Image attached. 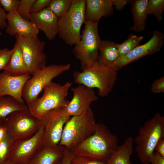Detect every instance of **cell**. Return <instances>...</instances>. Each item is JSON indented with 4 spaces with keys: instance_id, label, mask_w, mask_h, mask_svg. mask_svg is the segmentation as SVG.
I'll list each match as a JSON object with an SVG mask.
<instances>
[{
    "instance_id": "cell-1",
    "label": "cell",
    "mask_w": 164,
    "mask_h": 164,
    "mask_svg": "<svg viewBox=\"0 0 164 164\" xmlns=\"http://www.w3.org/2000/svg\"><path fill=\"white\" fill-rule=\"evenodd\" d=\"M118 146L117 136L104 124L99 123L92 135L71 150L75 155L106 161Z\"/></svg>"
},
{
    "instance_id": "cell-2",
    "label": "cell",
    "mask_w": 164,
    "mask_h": 164,
    "mask_svg": "<svg viewBox=\"0 0 164 164\" xmlns=\"http://www.w3.org/2000/svg\"><path fill=\"white\" fill-rule=\"evenodd\" d=\"M164 138V117L159 113L146 121L138 130L134 140L138 158L143 164H149L155 145Z\"/></svg>"
},
{
    "instance_id": "cell-3",
    "label": "cell",
    "mask_w": 164,
    "mask_h": 164,
    "mask_svg": "<svg viewBox=\"0 0 164 164\" xmlns=\"http://www.w3.org/2000/svg\"><path fill=\"white\" fill-rule=\"evenodd\" d=\"M73 74L74 82L91 88L98 89L99 95L104 97L111 91L117 80V71L112 67L99 65L97 62L81 68Z\"/></svg>"
},
{
    "instance_id": "cell-4",
    "label": "cell",
    "mask_w": 164,
    "mask_h": 164,
    "mask_svg": "<svg viewBox=\"0 0 164 164\" xmlns=\"http://www.w3.org/2000/svg\"><path fill=\"white\" fill-rule=\"evenodd\" d=\"M97 123L90 107L82 114L71 117L64 126L59 145L73 149L94 132Z\"/></svg>"
},
{
    "instance_id": "cell-5",
    "label": "cell",
    "mask_w": 164,
    "mask_h": 164,
    "mask_svg": "<svg viewBox=\"0 0 164 164\" xmlns=\"http://www.w3.org/2000/svg\"><path fill=\"white\" fill-rule=\"evenodd\" d=\"M71 85L68 81L61 85L51 81L44 88L42 96L27 106L31 114L40 119L49 111L67 105L70 101L66 97Z\"/></svg>"
},
{
    "instance_id": "cell-6",
    "label": "cell",
    "mask_w": 164,
    "mask_h": 164,
    "mask_svg": "<svg viewBox=\"0 0 164 164\" xmlns=\"http://www.w3.org/2000/svg\"><path fill=\"white\" fill-rule=\"evenodd\" d=\"M85 0H72L67 12L58 18L59 36L70 46L75 45L80 39L81 28L85 22Z\"/></svg>"
},
{
    "instance_id": "cell-7",
    "label": "cell",
    "mask_w": 164,
    "mask_h": 164,
    "mask_svg": "<svg viewBox=\"0 0 164 164\" xmlns=\"http://www.w3.org/2000/svg\"><path fill=\"white\" fill-rule=\"evenodd\" d=\"M98 22H85L80 39L73 49V53L80 61L81 68L97 62L101 41L98 32Z\"/></svg>"
},
{
    "instance_id": "cell-8",
    "label": "cell",
    "mask_w": 164,
    "mask_h": 164,
    "mask_svg": "<svg viewBox=\"0 0 164 164\" xmlns=\"http://www.w3.org/2000/svg\"><path fill=\"white\" fill-rule=\"evenodd\" d=\"M3 124L14 141L30 138L41 125L40 120L34 117L28 107L11 113Z\"/></svg>"
},
{
    "instance_id": "cell-9",
    "label": "cell",
    "mask_w": 164,
    "mask_h": 164,
    "mask_svg": "<svg viewBox=\"0 0 164 164\" xmlns=\"http://www.w3.org/2000/svg\"><path fill=\"white\" fill-rule=\"evenodd\" d=\"M70 63L53 64L34 73L26 83L22 96L26 105L38 98L39 93L54 78L70 69Z\"/></svg>"
},
{
    "instance_id": "cell-10",
    "label": "cell",
    "mask_w": 164,
    "mask_h": 164,
    "mask_svg": "<svg viewBox=\"0 0 164 164\" xmlns=\"http://www.w3.org/2000/svg\"><path fill=\"white\" fill-rule=\"evenodd\" d=\"M16 42L19 45L24 61L31 74L46 67V56L44 52L45 43L38 38L16 35Z\"/></svg>"
},
{
    "instance_id": "cell-11",
    "label": "cell",
    "mask_w": 164,
    "mask_h": 164,
    "mask_svg": "<svg viewBox=\"0 0 164 164\" xmlns=\"http://www.w3.org/2000/svg\"><path fill=\"white\" fill-rule=\"evenodd\" d=\"M73 95L65 107L53 110L55 114L60 116L72 117L81 115L90 107L92 103L97 101L98 97L93 88L82 85L71 88Z\"/></svg>"
},
{
    "instance_id": "cell-12",
    "label": "cell",
    "mask_w": 164,
    "mask_h": 164,
    "mask_svg": "<svg viewBox=\"0 0 164 164\" xmlns=\"http://www.w3.org/2000/svg\"><path fill=\"white\" fill-rule=\"evenodd\" d=\"M41 124L38 131L30 138L14 141L8 159L13 164H29L34 155L43 146L44 127Z\"/></svg>"
},
{
    "instance_id": "cell-13",
    "label": "cell",
    "mask_w": 164,
    "mask_h": 164,
    "mask_svg": "<svg viewBox=\"0 0 164 164\" xmlns=\"http://www.w3.org/2000/svg\"><path fill=\"white\" fill-rule=\"evenodd\" d=\"M164 36L160 31L155 30L150 39L144 44L138 45L125 56L119 57L112 67L117 71L128 64L146 55L159 51L164 43Z\"/></svg>"
},
{
    "instance_id": "cell-14",
    "label": "cell",
    "mask_w": 164,
    "mask_h": 164,
    "mask_svg": "<svg viewBox=\"0 0 164 164\" xmlns=\"http://www.w3.org/2000/svg\"><path fill=\"white\" fill-rule=\"evenodd\" d=\"M71 117L60 116L52 110L40 119L43 125V146H53L59 145L63 128Z\"/></svg>"
},
{
    "instance_id": "cell-15",
    "label": "cell",
    "mask_w": 164,
    "mask_h": 164,
    "mask_svg": "<svg viewBox=\"0 0 164 164\" xmlns=\"http://www.w3.org/2000/svg\"><path fill=\"white\" fill-rule=\"evenodd\" d=\"M29 20L44 33L50 41L53 40L58 33V18L48 7L35 13H31Z\"/></svg>"
},
{
    "instance_id": "cell-16",
    "label": "cell",
    "mask_w": 164,
    "mask_h": 164,
    "mask_svg": "<svg viewBox=\"0 0 164 164\" xmlns=\"http://www.w3.org/2000/svg\"><path fill=\"white\" fill-rule=\"evenodd\" d=\"M6 33L10 36L18 35L29 37H38L39 30L30 20L21 17L17 12L6 14Z\"/></svg>"
},
{
    "instance_id": "cell-17",
    "label": "cell",
    "mask_w": 164,
    "mask_h": 164,
    "mask_svg": "<svg viewBox=\"0 0 164 164\" xmlns=\"http://www.w3.org/2000/svg\"><path fill=\"white\" fill-rule=\"evenodd\" d=\"M31 78L30 74L12 76L0 73V96H11L20 103L25 104L22 96L23 88Z\"/></svg>"
},
{
    "instance_id": "cell-18",
    "label": "cell",
    "mask_w": 164,
    "mask_h": 164,
    "mask_svg": "<svg viewBox=\"0 0 164 164\" xmlns=\"http://www.w3.org/2000/svg\"><path fill=\"white\" fill-rule=\"evenodd\" d=\"M113 6L111 0H86L85 22H99L102 17L111 15Z\"/></svg>"
},
{
    "instance_id": "cell-19",
    "label": "cell",
    "mask_w": 164,
    "mask_h": 164,
    "mask_svg": "<svg viewBox=\"0 0 164 164\" xmlns=\"http://www.w3.org/2000/svg\"><path fill=\"white\" fill-rule=\"evenodd\" d=\"M65 147L59 145L42 146L34 155L29 164H56L63 157Z\"/></svg>"
},
{
    "instance_id": "cell-20",
    "label": "cell",
    "mask_w": 164,
    "mask_h": 164,
    "mask_svg": "<svg viewBox=\"0 0 164 164\" xmlns=\"http://www.w3.org/2000/svg\"><path fill=\"white\" fill-rule=\"evenodd\" d=\"M14 50L7 66L3 73L12 76L31 74L24 60L21 48L16 42L14 46Z\"/></svg>"
},
{
    "instance_id": "cell-21",
    "label": "cell",
    "mask_w": 164,
    "mask_h": 164,
    "mask_svg": "<svg viewBox=\"0 0 164 164\" xmlns=\"http://www.w3.org/2000/svg\"><path fill=\"white\" fill-rule=\"evenodd\" d=\"M118 44L108 40L101 41L97 62L102 66L111 67L119 57Z\"/></svg>"
},
{
    "instance_id": "cell-22",
    "label": "cell",
    "mask_w": 164,
    "mask_h": 164,
    "mask_svg": "<svg viewBox=\"0 0 164 164\" xmlns=\"http://www.w3.org/2000/svg\"><path fill=\"white\" fill-rule=\"evenodd\" d=\"M134 139L129 136L118 145L106 160L107 164H132L130 158L133 152Z\"/></svg>"
},
{
    "instance_id": "cell-23",
    "label": "cell",
    "mask_w": 164,
    "mask_h": 164,
    "mask_svg": "<svg viewBox=\"0 0 164 164\" xmlns=\"http://www.w3.org/2000/svg\"><path fill=\"white\" fill-rule=\"evenodd\" d=\"M148 0H135L132 2L131 12L133 20V26L130 29L135 32L144 30L147 18V7Z\"/></svg>"
},
{
    "instance_id": "cell-24",
    "label": "cell",
    "mask_w": 164,
    "mask_h": 164,
    "mask_svg": "<svg viewBox=\"0 0 164 164\" xmlns=\"http://www.w3.org/2000/svg\"><path fill=\"white\" fill-rule=\"evenodd\" d=\"M28 107L9 96H0V124H3L8 116L15 111Z\"/></svg>"
},
{
    "instance_id": "cell-25",
    "label": "cell",
    "mask_w": 164,
    "mask_h": 164,
    "mask_svg": "<svg viewBox=\"0 0 164 164\" xmlns=\"http://www.w3.org/2000/svg\"><path fill=\"white\" fill-rule=\"evenodd\" d=\"M144 38L143 36H138L134 34L129 35L125 40L121 43L118 44L119 57L125 56L139 45V43Z\"/></svg>"
},
{
    "instance_id": "cell-26",
    "label": "cell",
    "mask_w": 164,
    "mask_h": 164,
    "mask_svg": "<svg viewBox=\"0 0 164 164\" xmlns=\"http://www.w3.org/2000/svg\"><path fill=\"white\" fill-rule=\"evenodd\" d=\"M14 141L7 132L5 138L0 141V164H5L10 156Z\"/></svg>"
},
{
    "instance_id": "cell-27",
    "label": "cell",
    "mask_w": 164,
    "mask_h": 164,
    "mask_svg": "<svg viewBox=\"0 0 164 164\" xmlns=\"http://www.w3.org/2000/svg\"><path fill=\"white\" fill-rule=\"evenodd\" d=\"M164 10V0H148L146 10L147 15H154L158 23L161 22L163 20Z\"/></svg>"
},
{
    "instance_id": "cell-28",
    "label": "cell",
    "mask_w": 164,
    "mask_h": 164,
    "mask_svg": "<svg viewBox=\"0 0 164 164\" xmlns=\"http://www.w3.org/2000/svg\"><path fill=\"white\" fill-rule=\"evenodd\" d=\"M72 0H51L48 7L51 12L59 18L67 12L71 4Z\"/></svg>"
},
{
    "instance_id": "cell-29",
    "label": "cell",
    "mask_w": 164,
    "mask_h": 164,
    "mask_svg": "<svg viewBox=\"0 0 164 164\" xmlns=\"http://www.w3.org/2000/svg\"><path fill=\"white\" fill-rule=\"evenodd\" d=\"M35 0H21L17 12L24 19L29 20L31 10Z\"/></svg>"
},
{
    "instance_id": "cell-30",
    "label": "cell",
    "mask_w": 164,
    "mask_h": 164,
    "mask_svg": "<svg viewBox=\"0 0 164 164\" xmlns=\"http://www.w3.org/2000/svg\"><path fill=\"white\" fill-rule=\"evenodd\" d=\"M71 164H107L106 160L94 159L83 156L75 155L72 159Z\"/></svg>"
},
{
    "instance_id": "cell-31",
    "label": "cell",
    "mask_w": 164,
    "mask_h": 164,
    "mask_svg": "<svg viewBox=\"0 0 164 164\" xmlns=\"http://www.w3.org/2000/svg\"><path fill=\"white\" fill-rule=\"evenodd\" d=\"M15 48L0 49V70H4L7 66Z\"/></svg>"
},
{
    "instance_id": "cell-32",
    "label": "cell",
    "mask_w": 164,
    "mask_h": 164,
    "mask_svg": "<svg viewBox=\"0 0 164 164\" xmlns=\"http://www.w3.org/2000/svg\"><path fill=\"white\" fill-rule=\"evenodd\" d=\"M20 0H0V4L5 11L7 13L17 12Z\"/></svg>"
},
{
    "instance_id": "cell-33",
    "label": "cell",
    "mask_w": 164,
    "mask_h": 164,
    "mask_svg": "<svg viewBox=\"0 0 164 164\" xmlns=\"http://www.w3.org/2000/svg\"><path fill=\"white\" fill-rule=\"evenodd\" d=\"M51 0H35L33 4L31 10V13L38 12L48 7Z\"/></svg>"
},
{
    "instance_id": "cell-34",
    "label": "cell",
    "mask_w": 164,
    "mask_h": 164,
    "mask_svg": "<svg viewBox=\"0 0 164 164\" xmlns=\"http://www.w3.org/2000/svg\"><path fill=\"white\" fill-rule=\"evenodd\" d=\"M151 89L154 93L164 92V77L155 80L152 84Z\"/></svg>"
},
{
    "instance_id": "cell-35",
    "label": "cell",
    "mask_w": 164,
    "mask_h": 164,
    "mask_svg": "<svg viewBox=\"0 0 164 164\" xmlns=\"http://www.w3.org/2000/svg\"><path fill=\"white\" fill-rule=\"evenodd\" d=\"M74 155L71 150L65 147L63 155L61 160V164H71L72 159Z\"/></svg>"
},
{
    "instance_id": "cell-36",
    "label": "cell",
    "mask_w": 164,
    "mask_h": 164,
    "mask_svg": "<svg viewBox=\"0 0 164 164\" xmlns=\"http://www.w3.org/2000/svg\"><path fill=\"white\" fill-rule=\"evenodd\" d=\"M150 163L151 164H164V157L154 152L150 159Z\"/></svg>"
},
{
    "instance_id": "cell-37",
    "label": "cell",
    "mask_w": 164,
    "mask_h": 164,
    "mask_svg": "<svg viewBox=\"0 0 164 164\" xmlns=\"http://www.w3.org/2000/svg\"><path fill=\"white\" fill-rule=\"evenodd\" d=\"M6 14L0 4V29H5L7 26Z\"/></svg>"
},
{
    "instance_id": "cell-38",
    "label": "cell",
    "mask_w": 164,
    "mask_h": 164,
    "mask_svg": "<svg viewBox=\"0 0 164 164\" xmlns=\"http://www.w3.org/2000/svg\"><path fill=\"white\" fill-rule=\"evenodd\" d=\"M111 1L113 6L114 5L116 10L118 11L122 10L129 1L127 0H111Z\"/></svg>"
},
{
    "instance_id": "cell-39",
    "label": "cell",
    "mask_w": 164,
    "mask_h": 164,
    "mask_svg": "<svg viewBox=\"0 0 164 164\" xmlns=\"http://www.w3.org/2000/svg\"><path fill=\"white\" fill-rule=\"evenodd\" d=\"M154 152L164 157V138L161 139L158 142L155 147Z\"/></svg>"
},
{
    "instance_id": "cell-40",
    "label": "cell",
    "mask_w": 164,
    "mask_h": 164,
    "mask_svg": "<svg viewBox=\"0 0 164 164\" xmlns=\"http://www.w3.org/2000/svg\"><path fill=\"white\" fill-rule=\"evenodd\" d=\"M7 132L6 129L3 124H0V141L5 138Z\"/></svg>"
},
{
    "instance_id": "cell-41",
    "label": "cell",
    "mask_w": 164,
    "mask_h": 164,
    "mask_svg": "<svg viewBox=\"0 0 164 164\" xmlns=\"http://www.w3.org/2000/svg\"><path fill=\"white\" fill-rule=\"evenodd\" d=\"M5 164H13L10 161L8 160Z\"/></svg>"
},
{
    "instance_id": "cell-42",
    "label": "cell",
    "mask_w": 164,
    "mask_h": 164,
    "mask_svg": "<svg viewBox=\"0 0 164 164\" xmlns=\"http://www.w3.org/2000/svg\"><path fill=\"white\" fill-rule=\"evenodd\" d=\"M2 35V33L1 32H0V36L1 35Z\"/></svg>"
},
{
    "instance_id": "cell-43",
    "label": "cell",
    "mask_w": 164,
    "mask_h": 164,
    "mask_svg": "<svg viewBox=\"0 0 164 164\" xmlns=\"http://www.w3.org/2000/svg\"><path fill=\"white\" fill-rule=\"evenodd\" d=\"M1 89H0V94H1Z\"/></svg>"
}]
</instances>
